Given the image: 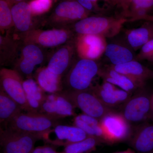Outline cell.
I'll return each instance as SVG.
<instances>
[{
	"label": "cell",
	"mask_w": 153,
	"mask_h": 153,
	"mask_svg": "<svg viewBox=\"0 0 153 153\" xmlns=\"http://www.w3.org/2000/svg\"><path fill=\"white\" fill-rule=\"evenodd\" d=\"M94 3H95V4H97V1L98 0H91Z\"/></svg>",
	"instance_id": "cell-41"
},
{
	"label": "cell",
	"mask_w": 153,
	"mask_h": 153,
	"mask_svg": "<svg viewBox=\"0 0 153 153\" xmlns=\"http://www.w3.org/2000/svg\"><path fill=\"white\" fill-rule=\"evenodd\" d=\"M129 47L118 43H110L107 45L104 55L111 65H120L135 60L136 56Z\"/></svg>",
	"instance_id": "cell-25"
},
{
	"label": "cell",
	"mask_w": 153,
	"mask_h": 153,
	"mask_svg": "<svg viewBox=\"0 0 153 153\" xmlns=\"http://www.w3.org/2000/svg\"><path fill=\"white\" fill-rule=\"evenodd\" d=\"M75 34L69 29L31 30L19 39L24 42L37 44L45 49H56L74 40Z\"/></svg>",
	"instance_id": "cell-6"
},
{
	"label": "cell",
	"mask_w": 153,
	"mask_h": 153,
	"mask_svg": "<svg viewBox=\"0 0 153 153\" xmlns=\"http://www.w3.org/2000/svg\"><path fill=\"white\" fill-rule=\"evenodd\" d=\"M14 33L19 39L31 30L37 29L29 3L26 1L13 5L11 8Z\"/></svg>",
	"instance_id": "cell-17"
},
{
	"label": "cell",
	"mask_w": 153,
	"mask_h": 153,
	"mask_svg": "<svg viewBox=\"0 0 153 153\" xmlns=\"http://www.w3.org/2000/svg\"><path fill=\"white\" fill-rule=\"evenodd\" d=\"M19 55L13 66L23 78H33L36 71L47 61L49 54L37 44L21 40Z\"/></svg>",
	"instance_id": "cell-3"
},
{
	"label": "cell",
	"mask_w": 153,
	"mask_h": 153,
	"mask_svg": "<svg viewBox=\"0 0 153 153\" xmlns=\"http://www.w3.org/2000/svg\"><path fill=\"white\" fill-rule=\"evenodd\" d=\"M56 147L49 144L37 147L34 148L31 153H63L56 150Z\"/></svg>",
	"instance_id": "cell-35"
},
{
	"label": "cell",
	"mask_w": 153,
	"mask_h": 153,
	"mask_svg": "<svg viewBox=\"0 0 153 153\" xmlns=\"http://www.w3.org/2000/svg\"><path fill=\"white\" fill-rule=\"evenodd\" d=\"M98 75L103 81L118 86L129 93H134L140 88H143L128 76L116 71L110 65L100 68Z\"/></svg>",
	"instance_id": "cell-20"
},
{
	"label": "cell",
	"mask_w": 153,
	"mask_h": 153,
	"mask_svg": "<svg viewBox=\"0 0 153 153\" xmlns=\"http://www.w3.org/2000/svg\"><path fill=\"white\" fill-rule=\"evenodd\" d=\"M147 60H149V61H151V62H153V55H152L151 57H150Z\"/></svg>",
	"instance_id": "cell-40"
},
{
	"label": "cell",
	"mask_w": 153,
	"mask_h": 153,
	"mask_svg": "<svg viewBox=\"0 0 153 153\" xmlns=\"http://www.w3.org/2000/svg\"><path fill=\"white\" fill-rule=\"evenodd\" d=\"M151 102H152V110L153 112V94L151 97Z\"/></svg>",
	"instance_id": "cell-39"
},
{
	"label": "cell",
	"mask_w": 153,
	"mask_h": 153,
	"mask_svg": "<svg viewBox=\"0 0 153 153\" xmlns=\"http://www.w3.org/2000/svg\"><path fill=\"white\" fill-rule=\"evenodd\" d=\"M84 114L100 120L105 116L114 111L107 106L90 89L82 91L63 90L60 92Z\"/></svg>",
	"instance_id": "cell-7"
},
{
	"label": "cell",
	"mask_w": 153,
	"mask_h": 153,
	"mask_svg": "<svg viewBox=\"0 0 153 153\" xmlns=\"http://www.w3.org/2000/svg\"><path fill=\"white\" fill-rule=\"evenodd\" d=\"M83 7L91 12H99L101 10L97 4L94 3L91 0H76Z\"/></svg>",
	"instance_id": "cell-34"
},
{
	"label": "cell",
	"mask_w": 153,
	"mask_h": 153,
	"mask_svg": "<svg viewBox=\"0 0 153 153\" xmlns=\"http://www.w3.org/2000/svg\"><path fill=\"white\" fill-rule=\"evenodd\" d=\"M76 108L61 93L49 94L41 104L39 112L57 120L75 116Z\"/></svg>",
	"instance_id": "cell-15"
},
{
	"label": "cell",
	"mask_w": 153,
	"mask_h": 153,
	"mask_svg": "<svg viewBox=\"0 0 153 153\" xmlns=\"http://www.w3.org/2000/svg\"></svg>",
	"instance_id": "cell-42"
},
{
	"label": "cell",
	"mask_w": 153,
	"mask_h": 153,
	"mask_svg": "<svg viewBox=\"0 0 153 153\" xmlns=\"http://www.w3.org/2000/svg\"><path fill=\"white\" fill-rule=\"evenodd\" d=\"M74 41L77 57L96 61L104 54L107 45L106 38L98 35L75 34Z\"/></svg>",
	"instance_id": "cell-14"
},
{
	"label": "cell",
	"mask_w": 153,
	"mask_h": 153,
	"mask_svg": "<svg viewBox=\"0 0 153 153\" xmlns=\"http://www.w3.org/2000/svg\"><path fill=\"white\" fill-rule=\"evenodd\" d=\"M12 7L5 0H0V30L2 33H11V29L14 28Z\"/></svg>",
	"instance_id": "cell-30"
},
{
	"label": "cell",
	"mask_w": 153,
	"mask_h": 153,
	"mask_svg": "<svg viewBox=\"0 0 153 153\" xmlns=\"http://www.w3.org/2000/svg\"><path fill=\"white\" fill-rule=\"evenodd\" d=\"M114 153H135L133 150L130 149H127L126 150L123 151H121V152H117Z\"/></svg>",
	"instance_id": "cell-38"
},
{
	"label": "cell",
	"mask_w": 153,
	"mask_h": 153,
	"mask_svg": "<svg viewBox=\"0 0 153 153\" xmlns=\"http://www.w3.org/2000/svg\"><path fill=\"white\" fill-rule=\"evenodd\" d=\"M34 78L45 92L57 93L63 90V78L50 71L47 66L38 68Z\"/></svg>",
	"instance_id": "cell-22"
},
{
	"label": "cell",
	"mask_w": 153,
	"mask_h": 153,
	"mask_svg": "<svg viewBox=\"0 0 153 153\" xmlns=\"http://www.w3.org/2000/svg\"><path fill=\"white\" fill-rule=\"evenodd\" d=\"M74 126L85 132L89 136L95 137L105 142L103 131L100 120L84 114L75 116Z\"/></svg>",
	"instance_id": "cell-27"
},
{
	"label": "cell",
	"mask_w": 153,
	"mask_h": 153,
	"mask_svg": "<svg viewBox=\"0 0 153 153\" xmlns=\"http://www.w3.org/2000/svg\"><path fill=\"white\" fill-rule=\"evenodd\" d=\"M100 122L105 142H120L127 140L131 135L130 123L121 113L113 111L105 115Z\"/></svg>",
	"instance_id": "cell-9"
},
{
	"label": "cell",
	"mask_w": 153,
	"mask_h": 153,
	"mask_svg": "<svg viewBox=\"0 0 153 153\" xmlns=\"http://www.w3.org/2000/svg\"><path fill=\"white\" fill-rule=\"evenodd\" d=\"M143 88L137 90L123 104L121 114L129 123L144 120L152 110L151 98L144 92Z\"/></svg>",
	"instance_id": "cell-12"
},
{
	"label": "cell",
	"mask_w": 153,
	"mask_h": 153,
	"mask_svg": "<svg viewBox=\"0 0 153 153\" xmlns=\"http://www.w3.org/2000/svg\"><path fill=\"white\" fill-rule=\"evenodd\" d=\"M59 123V120L40 112H22L14 117L4 128L36 135L41 140L44 134Z\"/></svg>",
	"instance_id": "cell-4"
},
{
	"label": "cell",
	"mask_w": 153,
	"mask_h": 153,
	"mask_svg": "<svg viewBox=\"0 0 153 153\" xmlns=\"http://www.w3.org/2000/svg\"><path fill=\"white\" fill-rule=\"evenodd\" d=\"M100 67L96 60L78 57L63 78V90L71 91L88 90Z\"/></svg>",
	"instance_id": "cell-2"
},
{
	"label": "cell",
	"mask_w": 153,
	"mask_h": 153,
	"mask_svg": "<svg viewBox=\"0 0 153 153\" xmlns=\"http://www.w3.org/2000/svg\"><path fill=\"white\" fill-rule=\"evenodd\" d=\"M125 36L128 47L133 50L140 49L153 39V22L145 21L139 27L127 30Z\"/></svg>",
	"instance_id": "cell-21"
},
{
	"label": "cell",
	"mask_w": 153,
	"mask_h": 153,
	"mask_svg": "<svg viewBox=\"0 0 153 153\" xmlns=\"http://www.w3.org/2000/svg\"><path fill=\"white\" fill-rule=\"evenodd\" d=\"M134 149L141 153L153 149V125H146L138 128L131 141Z\"/></svg>",
	"instance_id": "cell-24"
},
{
	"label": "cell",
	"mask_w": 153,
	"mask_h": 153,
	"mask_svg": "<svg viewBox=\"0 0 153 153\" xmlns=\"http://www.w3.org/2000/svg\"><path fill=\"white\" fill-rule=\"evenodd\" d=\"M53 51L49 54L47 67L63 78L77 57L74 39Z\"/></svg>",
	"instance_id": "cell-13"
},
{
	"label": "cell",
	"mask_w": 153,
	"mask_h": 153,
	"mask_svg": "<svg viewBox=\"0 0 153 153\" xmlns=\"http://www.w3.org/2000/svg\"><path fill=\"white\" fill-rule=\"evenodd\" d=\"M153 9V0H130L128 22H136Z\"/></svg>",
	"instance_id": "cell-29"
},
{
	"label": "cell",
	"mask_w": 153,
	"mask_h": 153,
	"mask_svg": "<svg viewBox=\"0 0 153 153\" xmlns=\"http://www.w3.org/2000/svg\"><path fill=\"white\" fill-rule=\"evenodd\" d=\"M91 89L105 105L111 108L123 104L132 95V94L105 81L101 85H92Z\"/></svg>",
	"instance_id": "cell-16"
},
{
	"label": "cell",
	"mask_w": 153,
	"mask_h": 153,
	"mask_svg": "<svg viewBox=\"0 0 153 153\" xmlns=\"http://www.w3.org/2000/svg\"><path fill=\"white\" fill-rule=\"evenodd\" d=\"M41 137L9 128L0 129V144L3 153H31Z\"/></svg>",
	"instance_id": "cell-8"
},
{
	"label": "cell",
	"mask_w": 153,
	"mask_h": 153,
	"mask_svg": "<svg viewBox=\"0 0 153 153\" xmlns=\"http://www.w3.org/2000/svg\"><path fill=\"white\" fill-rule=\"evenodd\" d=\"M21 40L14 37L11 33L0 36L1 66L13 65L19 55Z\"/></svg>",
	"instance_id": "cell-19"
},
{
	"label": "cell",
	"mask_w": 153,
	"mask_h": 153,
	"mask_svg": "<svg viewBox=\"0 0 153 153\" xmlns=\"http://www.w3.org/2000/svg\"><path fill=\"white\" fill-rule=\"evenodd\" d=\"M91 13L77 1H64L56 6L45 24L55 29H68L76 22L90 16Z\"/></svg>",
	"instance_id": "cell-5"
},
{
	"label": "cell",
	"mask_w": 153,
	"mask_h": 153,
	"mask_svg": "<svg viewBox=\"0 0 153 153\" xmlns=\"http://www.w3.org/2000/svg\"><path fill=\"white\" fill-rule=\"evenodd\" d=\"M29 4L33 16H39L49 11L52 0H31Z\"/></svg>",
	"instance_id": "cell-31"
},
{
	"label": "cell",
	"mask_w": 153,
	"mask_h": 153,
	"mask_svg": "<svg viewBox=\"0 0 153 153\" xmlns=\"http://www.w3.org/2000/svg\"><path fill=\"white\" fill-rule=\"evenodd\" d=\"M148 21L153 22V15L150 14H147L138 19L137 21Z\"/></svg>",
	"instance_id": "cell-36"
},
{
	"label": "cell",
	"mask_w": 153,
	"mask_h": 153,
	"mask_svg": "<svg viewBox=\"0 0 153 153\" xmlns=\"http://www.w3.org/2000/svg\"><path fill=\"white\" fill-rule=\"evenodd\" d=\"M23 86L29 107L32 112H39L47 94L33 78L24 80Z\"/></svg>",
	"instance_id": "cell-23"
},
{
	"label": "cell",
	"mask_w": 153,
	"mask_h": 153,
	"mask_svg": "<svg viewBox=\"0 0 153 153\" xmlns=\"http://www.w3.org/2000/svg\"><path fill=\"white\" fill-rule=\"evenodd\" d=\"M24 78L13 69L3 68L0 70V89L19 105L26 112H31L25 95Z\"/></svg>",
	"instance_id": "cell-10"
},
{
	"label": "cell",
	"mask_w": 153,
	"mask_h": 153,
	"mask_svg": "<svg viewBox=\"0 0 153 153\" xmlns=\"http://www.w3.org/2000/svg\"><path fill=\"white\" fill-rule=\"evenodd\" d=\"M128 22L126 17L89 16L68 27L75 34H89L111 38L120 33L123 25Z\"/></svg>",
	"instance_id": "cell-1"
},
{
	"label": "cell",
	"mask_w": 153,
	"mask_h": 153,
	"mask_svg": "<svg viewBox=\"0 0 153 153\" xmlns=\"http://www.w3.org/2000/svg\"><path fill=\"white\" fill-rule=\"evenodd\" d=\"M153 55V39L145 44L140 49L139 52L136 56L135 60H148Z\"/></svg>",
	"instance_id": "cell-32"
},
{
	"label": "cell",
	"mask_w": 153,
	"mask_h": 153,
	"mask_svg": "<svg viewBox=\"0 0 153 153\" xmlns=\"http://www.w3.org/2000/svg\"><path fill=\"white\" fill-rule=\"evenodd\" d=\"M114 5L121 9L124 16L127 18L130 7V0H108Z\"/></svg>",
	"instance_id": "cell-33"
},
{
	"label": "cell",
	"mask_w": 153,
	"mask_h": 153,
	"mask_svg": "<svg viewBox=\"0 0 153 153\" xmlns=\"http://www.w3.org/2000/svg\"><path fill=\"white\" fill-rule=\"evenodd\" d=\"M18 103L0 89V121L5 127L14 117L22 112Z\"/></svg>",
	"instance_id": "cell-26"
},
{
	"label": "cell",
	"mask_w": 153,
	"mask_h": 153,
	"mask_svg": "<svg viewBox=\"0 0 153 153\" xmlns=\"http://www.w3.org/2000/svg\"><path fill=\"white\" fill-rule=\"evenodd\" d=\"M89 136L75 126L58 124L44 134L41 140L47 144L55 147L64 146L80 141Z\"/></svg>",
	"instance_id": "cell-11"
},
{
	"label": "cell",
	"mask_w": 153,
	"mask_h": 153,
	"mask_svg": "<svg viewBox=\"0 0 153 153\" xmlns=\"http://www.w3.org/2000/svg\"><path fill=\"white\" fill-rule=\"evenodd\" d=\"M5 1L10 3L11 5L13 6L15 4L24 1H25V0H5Z\"/></svg>",
	"instance_id": "cell-37"
},
{
	"label": "cell",
	"mask_w": 153,
	"mask_h": 153,
	"mask_svg": "<svg viewBox=\"0 0 153 153\" xmlns=\"http://www.w3.org/2000/svg\"><path fill=\"white\" fill-rule=\"evenodd\" d=\"M110 66L116 71L128 76L141 87H144L146 80L153 77V71L137 60Z\"/></svg>",
	"instance_id": "cell-18"
},
{
	"label": "cell",
	"mask_w": 153,
	"mask_h": 153,
	"mask_svg": "<svg viewBox=\"0 0 153 153\" xmlns=\"http://www.w3.org/2000/svg\"><path fill=\"white\" fill-rule=\"evenodd\" d=\"M102 143L95 137L88 136L85 139L64 147L63 153H91Z\"/></svg>",
	"instance_id": "cell-28"
}]
</instances>
